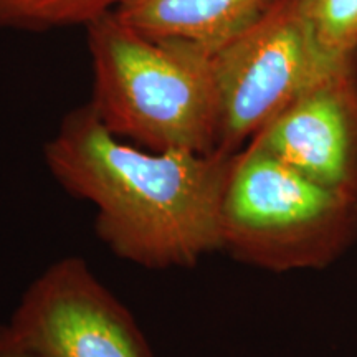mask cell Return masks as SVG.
Segmentation results:
<instances>
[{
  "instance_id": "30bf717a",
  "label": "cell",
  "mask_w": 357,
  "mask_h": 357,
  "mask_svg": "<svg viewBox=\"0 0 357 357\" xmlns=\"http://www.w3.org/2000/svg\"><path fill=\"white\" fill-rule=\"evenodd\" d=\"M0 357H42L13 337L7 324H0Z\"/></svg>"
},
{
  "instance_id": "9c48e42d",
  "label": "cell",
  "mask_w": 357,
  "mask_h": 357,
  "mask_svg": "<svg viewBox=\"0 0 357 357\" xmlns=\"http://www.w3.org/2000/svg\"><path fill=\"white\" fill-rule=\"evenodd\" d=\"M306 8L326 48L357 55V0H306Z\"/></svg>"
},
{
  "instance_id": "5b68a950",
  "label": "cell",
  "mask_w": 357,
  "mask_h": 357,
  "mask_svg": "<svg viewBox=\"0 0 357 357\" xmlns=\"http://www.w3.org/2000/svg\"><path fill=\"white\" fill-rule=\"evenodd\" d=\"M7 328L42 357H153L129 310L75 255L30 283Z\"/></svg>"
},
{
  "instance_id": "7a4b0ae2",
  "label": "cell",
  "mask_w": 357,
  "mask_h": 357,
  "mask_svg": "<svg viewBox=\"0 0 357 357\" xmlns=\"http://www.w3.org/2000/svg\"><path fill=\"white\" fill-rule=\"evenodd\" d=\"M84 29L93 65L89 105L116 137L159 153H218L212 52L146 37L114 12Z\"/></svg>"
},
{
  "instance_id": "8992f818",
  "label": "cell",
  "mask_w": 357,
  "mask_h": 357,
  "mask_svg": "<svg viewBox=\"0 0 357 357\" xmlns=\"http://www.w3.org/2000/svg\"><path fill=\"white\" fill-rule=\"evenodd\" d=\"M250 142L311 181L357 199V65L298 98Z\"/></svg>"
},
{
  "instance_id": "6da1fadb",
  "label": "cell",
  "mask_w": 357,
  "mask_h": 357,
  "mask_svg": "<svg viewBox=\"0 0 357 357\" xmlns=\"http://www.w3.org/2000/svg\"><path fill=\"white\" fill-rule=\"evenodd\" d=\"M43 153L58 184L96 208V234L116 257L169 270L195 266L222 248V202L235 154L132 146L89 102L65 114Z\"/></svg>"
},
{
  "instance_id": "277c9868",
  "label": "cell",
  "mask_w": 357,
  "mask_h": 357,
  "mask_svg": "<svg viewBox=\"0 0 357 357\" xmlns=\"http://www.w3.org/2000/svg\"><path fill=\"white\" fill-rule=\"evenodd\" d=\"M326 48L306 0H276L248 30L213 53L220 108L218 153L236 154L298 98L356 63Z\"/></svg>"
},
{
  "instance_id": "3957f363",
  "label": "cell",
  "mask_w": 357,
  "mask_h": 357,
  "mask_svg": "<svg viewBox=\"0 0 357 357\" xmlns=\"http://www.w3.org/2000/svg\"><path fill=\"white\" fill-rule=\"evenodd\" d=\"M357 199L311 181L255 142L234 155L222 248L271 271L323 268L356 240Z\"/></svg>"
},
{
  "instance_id": "ba28073f",
  "label": "cell",
  "mask_w": 357,
  "mask_h": 357,
  "mask_svg": "<svg viewBox=\"0 0 357 357\" xmlns=\"http://www.w3.org/2000/svg\"><path fill=\"white\" fill-rule=\"evenodd\" d=\"M123 0H0V29L20 32L86 26Z\"/></svg>"
},
{
  "instance_id": "52a82bcc",
  "label": "cell",
  "mask_w": 357,
  "mask_h": 357,
  "mask_svg": "<svg viewBox=\"0 0 357 357\" xmlns=\"http://www.w3.org/2000/svg\"><path fill=\"white\" fill-rule=\"evenodd\" d=\"M276 0H123L124 24L155 40H181L215 53L240 37Z\"/></svg>"
}]
</instances>
